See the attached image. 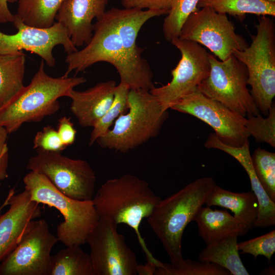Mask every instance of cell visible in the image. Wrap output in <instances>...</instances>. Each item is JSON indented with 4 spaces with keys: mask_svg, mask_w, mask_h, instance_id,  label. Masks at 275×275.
<instances>
[{
    "mask_svg": "<svg viewBox=\"0 0 275 275\" xmlns=\"http://www.w3.org/2000/svg\"><path fill=\"white\" fill-rule=\"evenodd\" d=\"M37 152L29 158L28 170L44 175L58 190L69 198L92 200L96 176L88 162L68 157L61 152Z\"/></svg>",
    "mask_w": 275,
    "mask_h": 275,
    "instance_id": "9",
    "label": "cell"
},
{
    "mask_svg": "<svg viewBox=\"0 0 275 275\" xmlns=\"http://www.w3.org/2000/svg\"><path fill=\"white\" fill-rule=\"evenodd\" d=\"M270 3H275V0H265Z\"/></svg>",
    "mask_w": 275,
    "mask_h": 275,
    "instance_id": "40",
    "label": "cell"
},
{
    "mask_svg": "<svg viewBox=\"0 0 275 275\" xmlns=\"http://www.w3.org/2000/svg\"><path fill=\"white\" fill-rule=\"evenodd\" d=\"M25 56L22 51L0 55V104L9 103L24 87Z\"/></svg>",
    "mask_w": 275,
    "mask_h": 275,
    "instance_id": "23",
    "label": "cell"
},
{
    "mask_svg": "<svg viewBox=\"0 0 275 275\" xmlns=\"http://www.w3.org/2000/svg\"><path fill=\"white\" fill-rule=\"evenodd\" d=\"M154 275H231L226 268L212 262L184 259L178 264L160 261Z\"/></svg>",
    "mask_w": 275,
    "mask_h": 275,
    "instance_id": "28",
    "label": "cell"
},
{
    "mask_svg": "<svg viewBox=\"0 0 275 275\" xmlns=\"http://www.w3.org/2000/svg\"><path fill=\"white\" fill-rule=\"evenodd\" d=\"M65 0H17L15 15L24 24L36 28H49Z\"/></svg>",
    "mask_w": 275,
    "mask_h": 275,
    "instance_id": "26",
    "label": "cell"
},
{
    "mask_svg": "<svg viewBox=\"0 0 275 275\" xmlns=\"http://www.w3.org/2000/svg\"><path fill=\"white\" fill-rule=\"evenodd\" d=\"M215 184L211 177L198 178L161 199L147 217L149 226L161 242L171 264H178L183 261L181 241L184 231L205 204Z\"/></svg>",
    "mask_w": 275,
    "mask_h": 275,
    "instance_id": "2",
    "label": "cell"
},
{
    "mask_svg": "<svg viewBox=\"0 0 275 275\" xmlns=\"http://www.w3.org/2000/svg\"><path fill=\"white\" fill-rule=\"evenodd\" d=\"M251 44L234 56L246 67L248 85L259 112L268 115L275 96V24L273 19L261 16Z\"/></svg>",
    "mask_w": 275,
    "mask_h": 275,
    "instance_id": "7",
    "label": "cell"
},
{
    "mask_svg": "<svg viewBox=\"0 0 275 275\" xmlns=\"http://www.w3.org/2000/svg\"><path fill=\"white\" fill-rule=\"evenodd\" d=\"M156 265L150 261L144 264H138L136 267V273L138 275H154Z\"/></svg>",
    "mask_w": 275,
    "mask_h": 275,
    "instance_id": "38",
    "label": "cell"
},
{
    "mask_svg": "<svg viewBox=\"0 0 275 275\" xmlns=\"http://www.w3.org/2000/svg\"><path fill=\"white\" fill-rule=\"evenodd\" d=\"M236 235H231L206 245L199 254V260L215 263L227 269L231 275H249L242 263Z\"/></svg>",
    "mask_w": 275,
    "mask_h": 275,
    "instance_id": "22",
    "label": "cell"
},
{
    "mask_svg": "<svg viewBox=\"0 0 275 275\" xmlns=\"http://www.w3.org/2000/svg\"><path fill=\"white\" fill-rule=\"evenodd\" d=\"M93 31L91 40L84 48L67 54V67L62 76L68 77L73 71L77 73L95 63L105 62L116 69L120 83L129 89L150 91L155 87L152 78L140 71L129 59L109 10L93 24Z\"/></svg>",
    "mask_w": 275,
    "mask_h": 275,
    "instance_id": "3",
    "label": "cell"
},
{
    "mask_svg": "<svg viewBox=\"0 0 275 275\" xmlns=\"http://www.w3.org/2000/svg\"><path fill=\"white\" fill-rule=\"evenodd\" d=\"M178 38L206 47L221 61L226 60L249 46L245 39L235 32L234 24L227 14L209 7L191 13L183 24Z\"/></svg>",
    "mask_w": 275,
    "mask_h": 275,
    "instance_id": "11",
    "label": "cell"
},
{
    "mask_svg": "<svg viewBox=\"0 0 275 275\" xmlns=\"http://www.w3.org/2000/svg\"><path fill=\"white\" fill-rule=\"evenodd\" d=\"M58 241L46 221H31L16 247L0 264V275H49L50 253Z\"/></svg>",
    "mask_w": 275,
    "mask_h": 275,
    "instance_id": "12",
    "label": "cell"
},
{
    "mask_svg": "<svg viewBox=\"0 0 275 275\" xmlns=\"http://www.w3.org/2000/svg\"><path fill=\"white\" fill-rule=\"evenodd\" d=\"M237 246L240 254H251L255 259L262 255L267 259L268 263H271V257L275 252V230L238 243Z\"/></svg>",
    "mask_w": 275,
    "mask_h": 275,
    "instance_id": "32",
    "label": "cell"
},
{
    "mask_svg": "<svg viewBox=\"0 0 275 275\" xmlns=\"http://www.w3.org/2000/svg\"><path fill=\"white\" fill-rule=\"evenodd\" d=\"M205 147L223 151L232 156L243 167L250 180L252 191L258 202V213L254 225L256 228H266L275 225V202L268 196L259 182L252 163L249 140L240 147L225 144L214 132L209 134L204 144Z\"/></svg>",
    "mask_w": 275,
    "mask_h": 275,
    "instance_id": "18",
    "label": "cell"
},
{
    "mask_svg": "<svg viewBox=\"0 0 275 275\" xmlns=\"http://www.w3.org/2000/svg\"><path fill=\"white\" fill-rule=\"evenodd\" d=\"M128 87L120 83L117 85L113 102L105 114L97 121L93 127L89 145L91 146L97 139L105 134L114 123L116 120L128 109Z\"/></svg>",
    "mask_w": 275,
    "mask_h": 275,
    "instance_id": "27",
    "label": "cell"
},
{
    "mask_svg": "<svg viewBox=\"0 0 275 275\" xmlns=\"http://www.w3.org/2000/svg\"><path fill=\"white\" fill-rule=\"evenodd\" d=\"M2 107V105L0 104V109Z\"/></svg>",
    "mask_w": 275,
    "mask_h": 275,
    "instance_id": "41",
    "label": "cell"
},
{
    "mask_svg": "<svg viewBox=\"0 0 275 275\" xmlns=\"http://www.w3.org/2000/svg\"><path fill=\"white\" fill-rule=\"evenodd\" d=\"M197 7H209L216 12L232 16L241 21L247 14L275 16V3L265 0H200Z\"/></svg>",
    "mask_w": 275,
    "mask_h": 275,
    "instance_id": "25",
    "label": "cell"
},
{
    "mask_svg": "<svg viewBox=\"0 0 275 275\" xmlns=\"http://www.w3.org/2000/svg\"><path fill=\"white\" fill-rule=\"evenodd\" d=\"M109 0H65L56 16L66 28L76 47L87 44L93 33L94 18L100 19L105 12Z\"/></svg>",
    "mask_w": 275,
    "mask_h": 275,
    "instance_id": "17",
    "label": "cell"
},
{
    "mask_svg": "<svg viewBox=\"0 0 275 275\" xmlns=\"http://www.w3.org/2000/svg\"><path fill=\"white\" fill-rule=\"evenodd\" d=\"M25 189L38 204L58 209L64 221L57 228L58 240L66 246H81L98 224L99 217L92 200L80 201L58 190L43 174L31 171L23 179Z\"/></svg>",
    "mask_w": 275,
    "mask_h": 275,
    "instance_id": "6",
    "label": "cell"
},
{
    "mask_svg": "<svg viewBox=\"0 0 275 275\" xmlns=\"http://www.w3.org/2000/svg\"><path fill=\"white\" fill-rule=\"evenodd\" d=\"M44 62L30 84L0 109V126L9 134L25 123L40 122L55 114L60 107L58 99L68 97L72 89L87 81L84 77H52L46 73Z\"/></svg>",
    "mask_w": 275,
    "mask_h": 275,
    "instance_id": "4",
    "label": "cell"
},
{
    "mask_svg": "<svg viewBox=\"0 0 275 275\" xmlns=\"http://www.w3.org/2000/svg\"><path fill=\"white\" fill-rule=\"evenodd\" d=\"M207 206H217L230 210L234 216L252 229L258 213V202L252 191L234 193L215 184L206 199Z\"/></svg>",
    "mask_w": 275,
    "mask_h": 275,
    "instance_id": "21",
    "label": "cell"
},
{
    "mask_svg": "<svg viewBox=\"0 0 275 275\" xmlns=\"http://www.w3.org/2000/svg\"><path fill=\"white\" fill-rule=\"evenodd\" d=\"M33 144V148L37 151L61 152L66 148L62 142L57 130L51 126H45L37 132Z\"/></svg>",
    "mask_w": 275,
    "mask_h": 275,
    "instance_id": "33",
    "label": "cell"
},
{
    "mask_svg": "<svg viewBox=\"0 0 275 275\" xmlns=\"http://www.w3.org/2000/svg\"><path fill=\"white\" fill-rule=\"evenodd\" d=\"M161 199L151 189L146 181L131 174L106 181L92 199L99 219L116 225L124 224L135 233L147 261L156 266L157 260L149 250L140 232V226L148 217Z\"/></svg>",
    "mask_w": 275,
    "mask_h": 275,
    "instance_id": "1",
    "label": "cell"
},
{
    "mask_svg": "<svg viewBox=\"0 0 275 275\" xmlns=\"http://www.w3.org/2000/svg\"><path fill=\"white\" fill-rule=\"evenodd\" d=\"M245 126L250 136L256 142L265 143L271 147H275V105L273 102L268 115L264 118L259 114L248 116Z\"/></svg>",
    "mask_w": 275,
    "mask_h": 275,
    "instance_id": "31",
    "label": "cell"
},
{
    "mask_svg": "<svg viewBox=\"0 0 275 275\" xmlns=\"http://www.w3.org/2000/svg\"><path fill=\"white\" fill-rule=\"evenodd\" d=\"M172 0H121L124 8L169 11Z\"/></svg>",
    "mask_w": 275,
    "mask_h": 275,
    "instance_id": "34",
    "label": "cell"
},
{
    "mask_svg": "<svg viewBox=\"0 0 275 275\" xmlns=\"http://www.w3.org/2000/svg\"><path fill=\"white\" fill-rule=\"evenodd\" d=\"M9 132L3 126H0V181L8 177L9 153L7 140Z\"/></svg>",
    "mask_w": 275,
    "mask_h": 275,
    "instance_id": "36",
    "label": "cell"
},
{
    "mask_svg": "<svg viewBox=\"0 0 275 275\" xmlns=\"http://www.w3.org/2000/svg\"><path fill=\"white\" fill-rule=\"evenodd\" d=\"M57 131L62 142L66 147L74 143L76 130L70 118L64 116L59 119Z\"/></svg>",
    "mask_w": 275,
    "mask_h": 275,
    "instance_id": "35",
    "label": "cell"
},
{
    "mask_svg": "<svg viewBox=\"0 0 275 275\" xmlns=\"http://www.w3.org/2000/svg\"><path fill=\"white\" fill-rule=\"evenodd\" d=\"M117 226L99 219L87 238L94 275L137 274L135 255L118 233Z\"/></svg>",
    "mask_w": 275,
    "mask_h": 275,
    "instance_id": "14",
    "label": "cell"
},
{
    "mask_svg": "<svg viewBox=\"0 0 275 275\" xmlns=\"http://www.w3.org/2000/svg\"><path fill=\"white\" fill-rule=\"evenodd\" d=\"M193 221L206 245L231 235L244 236L250 230L226 210H213L209 206H202Z\"/></svg>",
    "mask_w": 275,
    "mask_h": 275,
    "instance_id": "20",
    "label": "cell"
},
{
    "mask_svg": "<svg viewBox=\"0 0 275 275\" xmlns=\"http://www.w3.org/2000/svg\"><path fill=\"white\" fill-rule=\"evenodd\" d=\"M6 202L10 207L0 215V262L16 247L30 222L41 214L39 204L25 189L17 195L11 191Z\"/></svg>",
    "mask_w": 275,
    "mask_h": 275,
    "instance_id": "16",
    "label": "cell"
},
{
    "mask_svg": "<svg viewBox=\"0 0 275 275\" xmlns=\"http://www.w3.org/2000/svg\"><path fill=\"white\" fill-rule=\"evenodd\" d=\"M1 209H2V208L1 207V208H0V213H1Z\"/></svg>",
    "mask_w": 275,
    "mask_h": 275,
    "instance_id": "42",
    "label": "cell"
},
{
    "mask_svg": "<svg viewBox=\"0 0 275 275\" xmlns=\"http://www.w3.org/2000/svg\"><path fill=\"white\" fill-rule=\"evenodd\" d=\"M128 112L121 114L112 128L98 138L96 142L102 148L126 153L157 136L168 119L163 111L149 91L130 89Z\"/></svg>",
    "mask_w": 275,
    "mask_h": 275,
    "instance_id": "5",
    "label": "cell"
},
{
    "mask_svg": "<svg viewBox=\"0 0 275 275\" xmlns=\"http://www.w3.org/2000/svg\"><path fill=\"white\" fill-rule=\"evenodd\" d=\"M171 109L193 116L207 123L226 145L240 147L249 140L246 117L211 99L197 89L184 97Z\"/></svg>",
    "mask_w": 275,
    "mask_h": 275,
    "instance_id": "13",
    "label": "cell"
},
{
    "mask_svg": "<svg viewBox=\"0 0 275 275\" xmlns=\"http://www.w3.org/2000/svg\"><path fill=\"white\" fill-rule=\"evenodd\" d=\"M210 70L197 90L244 117L260 114L247 87L245 66L234 54L225 61L209 54Z\"/></svg>",
    "mask_w": 275,
    "mask_h": 275,
    "instance_id": "8",
    "label": "cell"
},
{
    "mask_svg": "<svg viewBox=\"0 0 275 275\" xmlns=\"http://www.w3.org/2000/svg\"><path fill=\"white\" fill-rule=\"evenodd\" d=\"M251 158L259 182L268 196L275 202V153L258 147Z\"/></svg>",
    "mask_w": 275,
    "mask_h": 275,
    "instance_id": "30",
    "label": "cell"
},
{
    "mask_svg": "<svg viewBox=\"0 0 275 275\" xmlns=\"http://www.w3.org/2000/svg\"><path fill=\"white\" fill-rule=\"evenodd\" d=\"M263 273L265 274H274V268L273 266H269L263 270Z\"/></svg>",
    "mask_w": 275,
    "mask_h": 275,
    "instance_id": "39",
    "label": "cell"
},
{
    "mask_svg": "<svg viewBox=\"0 0 275 275\" xmlns=\"http://www.w3.org/2000/svg\"><path fill=\"white\" fill-rule=\"evenodd\" d=\"M16 33L6 34L0 31V55L11 54L23 50L35 53L50 67L56 64L52 50L62 45L67 54L77 50L64 25L55 22L49 28H40L24 24L14 15L12 22Z\"/></svg>",
    "mask_w": 275,
    "mask_h": 275,
    "instance_id": "15",
    "label": "cell"
},
{
    "mask_svg": "<svg viewBox=\"0 0 275 275\" xmlns=\"http://www.w3.org/2000/svg\"><path fill=\"white\" fill-rule=\"evenodd\" d=\"M17 0H0V23L12 22L14 15L8 7V3L17 2Z\"/></svg>",
    "mask_w": 275,
    "mask_h": 275,
    "instance_id": "37",
    "label": "cell"
},
{
    "mask_svg": "<svg viewBox=\"0 0 275 275\" xmlns=\"http://www.w3.org/2000/svg\"><path fill=\"white\" fill-rule=\"evenodd\" d=\"M200 0H172L164 18L162 31L165 39L171 42L178 38L182 26L189 15L197 10Z\"/></svg>",
    "mask_w": 275,
    "mask_h": 275,
    "instance_id": "29",
    "label": "cell"
},
{
    "mask_svg": "<svg viewBox=\"0 0 275 275\" xmlns=\"http://www.w3.org/2000/svg\"><path fill=\"white\" fill-rule=\"evenodd\" d=\"M117 85L114 80L97 84L84 91L72 89L70 110L84 127H93L110 107Z\"/></svg>",
    "mask_w": 275,
    "mask_h": 275,
    "instance_id": "19",
    "label": "cell"
},
{
    "mask_svg": "<svg viewBox=\"0 0 275 275\" xmlns=\"http://www.w3.org/2000/svg\"><path fill=\"white\" fill-rule=\"evenodd\" d=\"M80 246H66L51 256L49 275H94L91 256Z\"/></svg>",
    "mask_w": 275,
    "mask_h": 275,
    "instance_id": "24",
    "label": "cell"
},
{
    "mask_svg": "<svg viewBox=\"0 0 275 275\" xmlns=\"http://www.w3.org/2000/svg\"><path fill=\"white\" fill-rule=\"evenodd\" d=\"M170 43L181 54L176 67L171 71L172 78L167 84L149 91L165 111L195 91L208 77L210 70L209 53L200 44L179 38Z\"/></svg>",
    "mask_w": 275,
    "mask_h": 275,
    "instance_id": "10",
    "label": "cell"
}]
</instances>
